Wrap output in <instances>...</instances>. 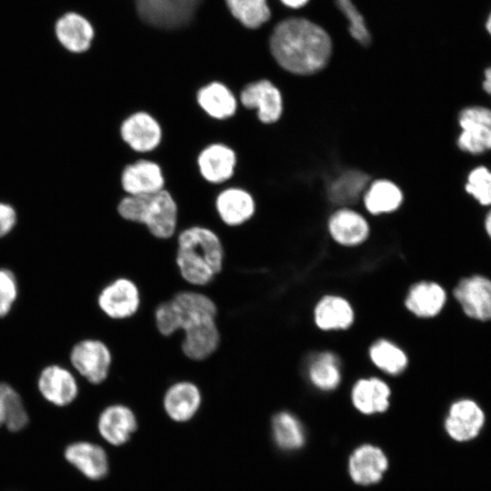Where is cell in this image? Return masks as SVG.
<instances>
[{
    "label": "cell",
    "instance_id": "16",
    "mask_svg": "<svg viewBox=\"0 0 491 491\" xmlns=\"http://www.w3.org/2000/svg\"><path fill=\"white\" fill-rule=\"evenodd\" d=\"M138 426L135 411L123 403L106 406L99 414L97 429L110 445L120 446L130 440Z\"/></svg>",
    "mask_w": 491,
    "mask_h": 491
},
{
    "label": "cell",
    "instance_id": "3",
    "mask_svg": "<svg viewBox=\"0 0 491 491\" xmlns=\"http://www.w3.org/2000/svg\"><path fill=\"white\" fill-rule=\"evenodd\" d=\"M152 319L159 336L172 338L204 323L219 320V307L205 290L183 287L154 306Z\"/></svg>",
    "mask_w": 491,
    "mask_h": 491
},
{
    "label": "cell",
    "instance_id": "4",
    "mask_svg": "<svg viewBox=\"0 0 491 491\" xmlns=\"http://www.w3.org/2000/svg\"><path fill=\"white\" fill-rule=\"evenodd\" d=\"M117 213L125 221L145 226L157 240H169L176 233L178 206L165 189L145 195H125L117 205Z\"/></svg>",
    "mask_w": 491,
    "mask_h": 491
},
{
    "label": "cell",
    "instance_id": "31",
    "mask_svg": "<svg viewBox=\"0 0 491 491\" xmlns=\"http://www.w3.org/2000/svg\"><path fill=\"white\" fill-rule=\"evenodd\" d=\"M369 356L379 369L390 375L400 374L407 366V357L404 351L386 339L374 343Z\"/></svg>",
    "mask_w": 491,
    "mask_h": 491
},
{
    "label": "cell",
    "instance_id": "33",
    "mask_svg": "<svg viewBox=\"0 0 491 491\" xmlns=\"http://www.w3.org/2000/svg\"><path fill=\"white\" fill-rule=\"evenodd\" d=\"M466 193L478 205L491 206V168L485 165L472 167L466 176Z\"/></svg>",
    "mask_w": 491,
    "mask_h": 491
},
{
    "label": "cell",
    "instance_id": "34",
    "mask_svg": "<svg viewBox=\"0 0 491 491\" xmlns=\"http://www.w3.org/2000/svg\"><path fill=\"white\" fill-rule=\"evenodd\" d=\"M336 4L348 23L351 36L360 45L366 46L371 43V35L366 20L353 0H336Z\"/></svg>",
    "mask_w": 491,
    "mask_h": 491
},
{
    "label": "cell",
    "instance_id": "15",
    "mask_svg": "<svg viewBox=\"0 0 491 491\" xmlns=\"http://www.w3.org/2000/svg\"><path fill=\"white\" fill-rule=\"evenodd\" d=\"M240 102L246 108L256 109L257 117L264 124L276 122L283 112L281 93L267 79L247 84L240 93Z\"/></svg>",
    "mask_w": 491,
    "mask_h": 491
},
{
    "label": "cell",
    "instance_id": "41",
    "mask_svg": "<svg viewBox=\"0 0 491 491\" xmlns=\"http://www.w3.org/2000/svg\"><path fill=\"white\" fill-rule=\"evenodd\" d=\"M483 225L486 235L491 240V206L487 208V211L484 216Z\"/></svg>",
    "mask_w": 491,
    "mask_h": 491
},
{
    "label": "cell",
    "instance_id": "35",
    "mask_svg": "<svg viewBox=\"0 0 491 491\" xmlns=\"http://www.w3.org/2000/svg\"><path fill=\"white\" fill-rule=\"evenodd\" d=\"M18 296V284L15 273L5 267L0 268V318L6 316Z\"/></svg>",
    "mask_w": 491,
    "mask_h": 491
},
{
    "label": "cell",
    "instance_id": "14",
    "mask_svg": "<svg viewBox=\"0 0 491 491\" xmlns=\"http://www.w3.org/2000/svg\"><path fill=\"white\" fill-rule=\"evenodd\" d=\"M486 416L480 406L469 398L454 402L445 420V429L451 438L466 442L476 438L482 430Z\"/></svg>",
    "mask_w": 491,
    "mask_h": 491
},
{
    "label": "cell",
    "instance_id": "17",
    "mask_svg": "<svg viewBox=\"0 0 491 491\" xmlns=\"http://www.w3.org/2000/svg\"><path fill=\"white\" fill-rule=\"evenodd\" d=\"M121 185L127 195H145L165 189L161 166L152 160L139 159L126 165L121 173Z\"/></svg>",
    "mask_w": 491,
    "mask_h": 491
},
{
    "label": "cell",
    "instance_id": "37",
    "mask_svg": "<svg viewBox=\"0 0 491 491\" xmlns=\"http://www.w3.org/2000/svg\"><path fill=\"white\" fill-rule=\"evenodd\" d=\"M16 213L14 207L0 203V238L7 235L16 225Z\"/></svg>",
    "mask_w": 491,
    "mask_h": 491
},
{
    "label": "cell",
    "instance_id": "23",
    "mask_svg": "<svg viewBox=\"0 0 491 491\" xmlns=\"http://www.w3.org/2000/svg\"><path fill=\"white\" fill-rule=\"evenodd\" d=\"M446 297V290L439 284L422 281L409 289L406 306L416 316L433 317L442 311Z\"/></svg>",
    "mask_w": 491,
    "mask_h": 491
},
{
    "label": "cell",
    "instance_id": "22",
    "mask_svg": "<svg viewBox=\"0 0 491 491\" xmlns=\"http://www.w3.org/2000/svg\"><path fill=\"white\" fill-rule=\"evenodd\" d=\"M196 102L202 110L216 120L232 117L237 109V99L224 83L212 81L197 90Z\"/></svg>",
    "mask_w": 491,
    "mask_h": 491
},
{
    "label": "cell",
    "instance_id": "12",
    "mask_svg": "<svg viewBox=\"0 0 491 491\" xmlns=\"http://www.w3.org/2000/svg\"><path fill=\"white\" fill-rule=\"evenodd\" d=\"M37 388L46 401L57 406L73 403L79 393L75 373L59 364L48 365L40 371Z\"/></svg>",
    "mask_w": 491,
    "mask_h": 491
},
{
    "label": "cell",
    "instance_id": "18",
    "mask_svg": "<svg viewBox=\"0 0 491 491\" xmlns=\"http://www.w3.org/2000/svg\"><path fill=\"white\" fill-rule=\"evenodd\" d=\"M197 165L202 177L210 184H222L235 173L236 154L223 143H213L204 147L197 155Z\"/></svg>",
    "mask_w": 491,
    "mask_h": 491
},
{
    "label": "cell",
    "instance_id": "25",
    "mask_svg": "<svg viewBox=\"0 0 491 491\" xmlns=\"http://www.w3.org/2000/svg\"><path fill=\"white\" fill-rule=\"evenodd\" d=\"M389 396L390 388L376 377L358 380L352 390L354 406L366 415L385 412L389 406Z\"/></svg>",
    "mask_w": 491,
    "mask_h": 491
},
{
    "label": "cell",
    "instance_id": "27",
    "mask_svg": "<svg viewBox=\"0 0 491 491\" xmlns=\"http://www.w3.org/2000/svg\"><path fill=\"white\" fill-rule=\"evenodd\" d=\"M224 6L238 25L247 30H256L271 18L267 0H223Z\"/></svg>",
    "mask_w": 491,
    "mask_h": 491
},
{
    "label": "cell",
    "instance_id": "40",
    "mask_svg": "<svg viewBox=\"0 0 491 491\" xmlns=\"http://www.w3.org/2000/svg\"><path fill=\"white\" fill-rule=\"evenodd\" d=\"M284 5L289 8H301L305 6L309 0H279Z\"/></svg>",
    "mask_w": 491,
    "mask_h": 491
},
{
    "label": "cell",
    "instance_id": "10",
    "mask_svg": "<svg viewBox=\"0 0 491 491\" xmlns=\"http://www.w3.org/2000/svg\"><path fill=\"white\" fill-rule=\"evenodd\" d=\"M453 295L466 316L483 322L491 320V279L482 275L464 277Z\"/></svg>",
    "mask_w": 491,
    "mask_h": 491
},
{
    "label": "cell",
    "instance_id": "39",
    "mask_svg": "<svg viewBox=\"0 0 491 491\" xmlns=\"http://www.w3.org/2000/svg\"><path fill=\"white\" fill-rule=\"evenodd\" d=\"M481 86L483 91L490 97L491 103V65L487 66L483 72Z\"/></svg>",
    "mask_w": 491,
    "mask_h": 491
},
{
    "label": "cell",
    "instance_id": "24",
    "mask_svg": "<svg viewBox=\"0 0 491 491\" xmlns=\"http://www.w3.org/2000/svg\"><path fill=\"white\" fill-rule=\"evenodd\" d=\"M328 230L336 242L343 246H356L368 236L369 226L358 213L344 208L332 215L328 221Z\"/></svg>",
    "mask_w": 491,
    "mask_h": 491
},
{
    "label": "cell",
    "instance_id": "13",
    "mask_svg": "<svg viewBox=\"0 0 491 491\" xmlns=\"http://www.w3.org/2000/svg\"><path fill=\"white\" fill-rule=\"evenodd\" d=\"M120 135L132 150L148 153L159 146L163 131L159 122L151 114L137 111L123 120Z\"/></svg>",
    "mask_w": 491,
    "mask_h": 491
},
{
    "label": "cell",
    "instance_id": "5",
    "mask_svg": "<svg viewBox=\"0 0 491 491\" xmlns=\"http://www.w3.org/2000/svg\"><path fill=\"white\" fill-rule=\"evenodd\" d=\"M137 19L150 28L175 31L190 25L205 0H132Z\"/></svg>",
    "mask_w": 491,
    "mask_h": 491
},
{
    "label": "cell",
    "instance_id": "8",
    "mask_svg": "<svg viewBox=\"0 0 491 491\" xmlns=\"http://www.w3.org/2000/svg\"><path fill=\"white\" fill-rule=\"evenodd\" d=\"M460 131L456 144L469 155L478 156L491 151V106L469 105L457 114Z\"/></svg>",
    "mask_w": 491,
    "mask_h": 491
},
{
    "label": "cell",
    "instance_id": "26",
    "mask_svg": "<svg viewBox=\"0 0 491 491\" xmlns=\"http://www.w3.org/2000/svg\"><path fill=\"white\" fill-rule=\"evenodd\" d=\"M315 321L323 330L346 329L354 321V311L350 304L338 296L323 297L315 308Z\"/></svg>",
    "mask_w": 491,
    "mask_h": 491
},
{
    "label": "cell",
    "instance_id": "30",
    "mask_svg": "<svg viewBox=\"0 0 491 491\" xmlns=\"http://www.w3.org/2000/svg\"><path fill=\"white\" fill-rule=\"evenodd\" d=\"M308 376L311 382L320 389L336 388L341 380L339 361L336 355L329 352L316 355L310 362Z\"/></svg>",
    "mask_w": 491,
    "mask_h": 491
},
{
    "label": "cell",
    "instance_id": "1",
    "mask_svg": "<svg viewBox=\"0 0 491 491\" xmlns=\"http://www.w3.org/2000/svg\"><path fill=\"white\" fill-rule=\"evenodd\" d=\"M276 62L295 75H307L322 70L332 54V40L319 25L304 17L279 21L269 37Z\"/></svg>",
    "mask_w": 491,
    "mask_h": 491
},
{
    "label": "cell",
    "instance_id": "38",
    "mask_svg": "<svg viewBox=\"0 0 491 491\" xmlns=\"http://www.w3.org/2000/svg\"><path fill=\"white\" fill-rule=\"evenodd\" d=\"M13 386H11L9 384L0 382V426L5 425V422L8 396Z\"/></svg>",
    "mask_w": 491,
    "mask_h": 491
},
{
    "label": "cell",
    "instance_id": "21",
    "mask_svg": "<svg viewBox=\"0 0 491 491\" xmlns=\"http://www.w3.org/2000/svg\"><path fill=\"white\" fill-rule=\"evenodd\" d=\"M387 468V459L383 451L371 445L357 447L349 458V473L360 485L377 483Z\"/></svg>",
    "mask_w": 491,
    "mask_h": 491
},
{
    "label": "cell",
    "instance_id": "9",
    "mask_svg": "<svg viewBox=\"0 0 491 491\" xmlns=\"http://www.w3.org/2000/svg\"><path fill=\"white\" fill-rule=\"evenodd\" d=\"M203 404L199 385L189 378H178L169 383L162 396V407L169 419L185 423L193 419Z\"/></svg>",
    "mask_w": 491,
    "mask_h": 491
},
{
    "label": "cell",
    "instance_id": "6",
    "mask_svg": "<svg viewBox=\"0 0 491 491\" xmlns=\"http://www.w3.org/2000/svg\"><path fill=\"white\" fill-rule=\"evenodd\" d=\"M95 303L102 316L108 320L125 322L141 312L144 298L138 283L128 276L120 275L100 287Z\"/></svg>",
    "mask_w": 491,
    "mask_h": 491
},
{
    "label": "cell",
    "instance_id": "11",
    "mask_svg": "<svg viewBox=\"0 0 491 491\" xmlns=\"http://www.w3.org/2000/svg\"><path fill=\"white\" fill-rule=\"evenodd\" d=\"M54 32L58 43L72 54L87 52L95 38V27L92 21L76 11L62 14L55 22Z\"/></svg>",
    "mask_w": 491,
    "mask_h": 491
},
{
    "label": "cell",
    "instance_id": "7",
    "mask_svg": "<svg viewBox=\"0 0 491 491\" xmlns=\"http://www.w3.org/2000/svg\"><path fill=\"white\" fill-rule=\"evenodd\" d=\"M69 363L75 372L93 386L109 380L115 356L103 338L85 337L75 342L69 352Z\"/></svg>",
    "mask_w": 491,
    "mask_h": 491
},
{
    "label": "cell",
    "instance_id": "20",
    "mask_svg": "<svg viewBox=\"0 0 491 491\" xmlns=\"http://www.w3.org/2000/svg\"><path fill=\"white\" fill-rule=\"evenodd\" d=\"M65 457L89 479L99 480L108 473L107 455L96 444L85 441L72 443L65 448Z\"/></svg>",
    "mask_w": 491,
    "mask_h": 491
},
{
    "label": "cell",
    "instance_id": "42",
    "mask_svg": "<svg viewBox=\"0 0 491 491\" xmlns=\"http://www.w3.org/2000/svg\"><path fill=\"white\" fill-rule=\"evenodd\" d=\"M486 29L487 33L491 35V11L487 16V20L486 22Z\"/></svg>",
    "mask_w": 491,
    "mask_h": 491
},
{
    "label": "cell",
    "instance_id": "2",
    "mask_svg": "<svg viewBox=\"0 0 491 491\" xmlns=\"http://www.w3.org/2000/svg\"><path fill=\"white\" fill-rule=\"evenodd\" d=\"M227 253L219 235L210 227L193 225L175 239L174 264L188 287L205 290L224 272Z\"/></svg>",
    "mask_w": 491,
    "mask_h": 491
},
{
    "label": "cell",
    "instance_id": "28",
    "mask_svg": "<svg viewBox=\"0 0 491 491\" xmlns=\"http://www.w3.org/2000/svg\"><path fill=\"white\" fill-rule=\"evenodd\" d=\"M403 201L399 187L388 180H377L366 191L364 202L369 213L380 215L396 210Z\"/></svg>",
    "mask_w": 491,
    "mask_h": 491
},
{
    "label": "cell",
    "instance_id": "36",
    "mask_svg": "<svg viewBox=\"0 0 491 491\" xmlns=\"http://www.w3.org/2000/svg\"><path fill=\"white\" fill-rule=\"evenodd\" d=\"M28 421L29 417L23 399L13 387L8 396L5 426L11 432H18L26 426Z\"/></svg>",
    "mask_w": 491,
    "mask_h": 491
},
{
    "label": "cell",
    "instance_id": "32",
    "mask_svg": "<svg viewBox=\"0 0 491 491\" xmlns=\"http://www.w3.org/2000/svg\"><path fill=\"white\" fill-rule=\"evenodd\" d=\"M273 435L276 444L285 449L302 446L304 431L299 421L287 412L277 413L272 419Z\"/></svg>",
    "mask_w": 491,
    "mask_h": 491
},
{
    "label": "cell",
    "instance_id": "19",
    "mask_svg": "<svg viewBox=\"0 0 491 491\" xmlns=\"http://www.w3.org/2000/svg\"><path fill=\"white\" fill-rule=\"evenodd\" d=\"M215 207L223 224L229 227H237L253 217L256 203L246 190L241 187H227L217 195Z\"/></svg>",
    "mask_w": 491,
    "mask_h": 491
},
{
    "label": "cell",
    "instance_id": "29",
    "mask_svg": "<svg viewBox=\"0 0 491 491\" xmlns=\"http://www.w3.org/2000/svg\"><path fill=\"white\" fill-rule=\"evenodd\" d=\"M369 176L358 170H350L337 176L328 189L329 198L340 205L356 203L366 189Z\"/></svg>",
    "mask_w": 491,
    "mask_h": 491
}]
</instances>
